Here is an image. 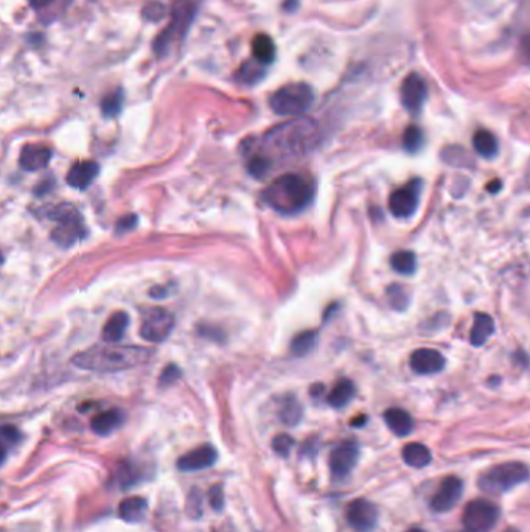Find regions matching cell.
<instances>
[{
    "mask_svg": "<svg viewBox=\"0 0 530 532\" xmlns=\"http://www.w3.org/2000/svg\"><path fill=\"white\" fill-rule=\"evenodd\" d=\"M319 140V124L308 117H296L269 129L262 145L267 153L280 157H302L313 151Z\"/></svg>",
    "mask_w": 530,
    "mask_h": 532,
    "instance_id": "6da1fadb",
    "label": "cell"
},
{
    "mask_svg": "<svg viewBox=\"0 0 530 532\" xmlns=\"http://www.w3.org/2000/svg\"><path fill=\"white\" fill-rule=\"evenodd\" d=\"M153 356V351L142 346H122L106 343V346H92L88 351L77 353L72 363L89 372L111 373L134 369L145 364Z\"/></svg>",
    "mask_w": 530,
    "mask_h": 532,
    "instance_id": "7a4b0ae2",
    "label": "cell"
},
{
    "mask_svg": "<svg viewBox=\"0 0 530 532\" xmlns=\"http://www.w3.org/2000/svg\"><path fill=\"white\" fill-rule=\"evenodd\" d=\"M314 182L300 173H286L274 179L265 190V203L282 215L304 212L314 198Z\"/></svg>",
    "mask_w": 530,
    "mask_h": 532,
    "instance_id": "3957f363",
    "label": "cell"
},
{
    "mask_svg": "<svg viewBox=\"0 0 530 532\" xmlns=\"http://www.w3.org/2000/svg\"><path fill=\"white\" fill-rule=\"evenodd\" d=\"M314 89L307 83H292L283 86L269 98V106L277 115L283 117H299L314 105Z\"/></svg>",
    "mask_w": 530,
    "mask_h": 532,
    "instance_id": "277c9868",
    "label": "cell"
},
{
    "mask_svg": "<svg viewBox=\"0 0 530 532\" xmlns=\"http://www.w3.org/2000/svg\"><path fill=\"white\" fill-rule=\"evenodd\" d=\"M47 217L58 224L52 238L60 246H72L86 235V226H84L83 217L77 207L70 204H58L50 207Z\"/></svg>",
    "mask_w": 530,
    "mask_h": 532,
    "instance_id": "5b68a950",
    "label": "cell"
},
{
    "mask_svg": "<svg viewBox=\"0 0 530 532\" xmlns=\"http://www.w3.org/2000/svg\"><path fill=\"white\" fill-rule=\"evenodd\" d=\"M529 478V469L521 462L494 465L479 478V489L485 494L499 495L515 489Z\"/></svg>",
    "mask_w": 530,
    "mask_h": 532,
    "instance_id": "8992f818",
    "label": "cell"
},
{
    "mask_svg": "<svg viewBox=\"0 0 530 532\" xmlns=\"http://www.w3.org/2000/svg\"><path fill=\"white\" fill-rule=\"evenodd\" d=\"M499 520L498 506L489 500L479 498L467 504L462 521L468 532H490Z\"/></svg>",
    "mask_w": 530,
    "mask_h": 532,
    "instance_id": "52a82bcc",
    "label": "cell"
},
{
    "mask_svg": "<svg viewBox=\"0 0 530 532\" xmlns=\"http://www.w3.org/2000/svg\"><path fill=\"white\" fill-rule=\"evenodd\" d=\"M173 329L174 316L162 307H153L143 316L140 336L149 343H164L171 335Z\"/></svg>",
    "mask_w": 530,
    "mask_h": 532,
    "instance_id": "ba28073f",
    "label": "cell"
},
{
    "mask_svg": "<svg viewBox=\"0 0 530 532\" xmlns=\"http://www.w3.org/2000/svg\"><path fill=\"white\" fill-rule=\"evenodd\" d=\"M420 198V181H412L406 187L395 190L389 198V209L397 218H409L415 213Z\"/></svg>",
    "mask_w": 530,
    "mask_h": 532,
    "instance_id": "9c48e42d",
    "label": "cell"
},
{
    "mask_svg": "<svg viewBox=\"0 0 530 532\" xmlns=\"http://www.w3.org/2000/svg\"><path fill=\"white\" fill-rule=\"evenodd\" d=\"M349 525L358 532H370L378 521V509L373 503L364 498L351 501L347 509Z\"/></svg>",
    "mask_w": 530,
    "mask_h": 532,
    "instance_id": "30bf717a",
    "label": "cell"
},
{
    "mask_svg": "<svg viewBox=\"0 0 530 532\" xmlns=\"http://www.w3.org/2000/svg\"><path fill=\"white\" fill-rule=\"evenodd\" d=\"M462 494H464V483H462L460 478H445L433 496L431 508L435 512H448L459 503Z\"/></svg>",
    "mask_w": 530,
    "mask_h": 532,
    "instance_id": "8fae6325",
    "label": "cell"
},
{
    "mask_svg": "<svg viewBox=\"0 0 530 532\" xmlns=\"http://www.w3.org/2000/svg\"><path fill=\"white\" fill-rule=\"evenodd\" d=\"M428 87L425 80L417 73H410L401 85V103L410 114H417L426 102Z\"/></svg>",
    "mask_w": 530,
    "mask_h": 532,
    "instance_id": "7c38bea8",
    "label": "cell"
},
{
    "mask_svg": "<svg viewBox=\"0 0 530 532\" xmlns=\"http://www.w3.org/2000/svg\"><path fill=\"white\" fill-rule=\"evenodd\" d=\"M359 450L355 442H342L334 448L330 454V469L334 478L342 479L349 477V473L358 462Z\"/></svg>",
    "mask_w": 530,
    "mask_h": 532,
    "instance_id": "4fadbf2b",
    "label": "cell"
},
{
    "mask_svg": "<svg viewBox=\"0 0 530 532\" xmlns=\"http://www.w3.org/2000/svg\"><path fill=\"white\" fill-rule=\"evenodd\" d=\"M409 364L418 376H434L443 371L445 356L434 349H417L415 352H412Z\"/></svg>",
    "mask_w": 530,
    "mask_h": 532,
    "instance_id": "5bb4252c",
    "label": "cell"
},
{
    "mask_svg": "<svg viewBox=\"0 0 530 532\" xmlns=\"http://www.w3.org/2000/svg\"><path fill=\"white\" fill-rule=\"evenodd\" d=\"M218 453L213 445H201L187 454L181 456L178 461V469L181 472H201L215 465Z\"/></svg>",
    "mask_w": 530,
    "mask_h": 532,
    "instance_id": "9a60e30c",
    "label": "cell"
},
{
    "mask_svg": "<svg viewBox=\"0 0 530 532\" xmlns=\"http://www.w3.org/2000/svg\"><path fill=\"white\" fill-rule=\"evenodd\" d=\"M50 161H52V149L38 144L23 147L19 156V165L25 171H38L41 169H46Z\"/></svg>",
    "mask_w": 530,
    "mask_h": 532,
    "instance_id": "2e32d148",
    "label": "cell"
},
{
    "mask_svg": "<svg viewBox=\"0 0 530 532\" xmlns=\"http://www.w3.org/2000/svg\"><path fill=\"white\" fill-rule=\"evenodd\" d=\"M98 171H100V167H98V164L94 161H84V162L73 164L69 173H67V184L78 190L88 188L97 178Z\"/></svg>",
    "mask_w": 530,
    "mask_h": 532,
    "instance_id": "e0dca14e",
    "label": "cell"
},
{
    "mask_svg": "<svg viewBox=\"0 0 530 532\" xmlns=\"http://www.w3.org/2000/svg\"><path fill=\"white\" fill-rule=\"evenodd\" d=\"M124 422V413L122 410H107L100 413L90 422V428L98 436H109L119 430Z\"/></svg>",
    "mask_w": 530,
    "mask_h": 532,
    "instance_id": "ac0fdd59",
    "label": "cell"
},
{
    "mask_svg": "<svg viewBox=\"0 0 530 532\" xmlns=\"http://www.w3.org/2000/svg\"><path fill=\"white\" fill-rule=\"evenodd\" d=\"M384 420L392 433L397 435L398 437H405L410 435L412 428H414V420H412L410 414L400 408H391L386 411Z\"/></svg>",
    "mask_w": 530,
    "mask_h": 532,
    "instance_id": "d6986e66",
    "label": "cell"
},
{
    "mask_svg": "<svg viewBox=\"0 0 530 532\" xmlns=\"http://www.w3.org/2000/svg\"><path fill=\"white\" fill-rule=\"evenodd\" d=\"M147 511H148V501L142 496L124 498L119 506L120 518H123L128 523H139L140 520H143V517H145Z\"/></svg>",
    "mask_w": 530,
    "mask_h": 532,
    "instance_id": "ffe728a7",
    "label": "cell"
},
{
    "mask_svg": "<svg viewBox=\"0 0 530 532\" xmlns=\"http://www.w3.org/2000/svg\"><path fill=\"white\" fill-rule=\"evenodd\" d=\"M494 331V321L490 314L487 313H477L475 316V324L471 329L470 341L473 346H484Z\"/></svg>",
    "mask_w": 530,
    "mask_h": 532,
    "instance_id": "44dd1931",
    "label": "cell"
},
{
    "mask_svg": "<svg viewBox=\"0 0 530 532\" xmlns=\"http://www.w3.org/2000/svg\"><path fill=\"white\" fill-rule=\"evenodd\" d=\"M129 324V316L124 312H117L114 313L109 321L105 324L102 338L105 343H119L123 338L126 329Z\"/></svg>",
    "mask_w": 530,
    "mask_h": 532,
    "instance_id": "7402d4cb",
    "label": "cell"
},
{
    "mask_svg": "<svg viewBox=\"0 0 530 532\" xmlns=\"http://www.w3.org/2000/svg\"><path fill=\"white\" fill-rule=\"evenodd\" d=\"M403 461H405L410 467L415 469H423L426 465L431 464L433 454L429 452V448L423 444H408L403 448Z\"/></svg>",
    "mask_w": 530,
    "mask_h": 532,
    "instance_id": "603a6c76",
    "label": "cell"
},
{
    "mask_svg": "<svg viewBox=\"0 0 530 532\" xmlns=\"http://www.w3.org/2000/svg\"><path fill=\"white\" fill-rule=\"evenodd\" d=\"M355 394H356V389H355V385H353V381L344 378L338 381V385H336L332 393L328 394L327 400H328V405L333 406V408L341 410L353 400Z\"/></svg>",
    "mask_w": 530,
    "mask_h": 532,
    "instance_id": "cb8c5ba5",
    "label": "cell"
},
{
    "mask_svg": "<svg viewBox=\"0 0 530 532\" xmlns=\"http://www.w3.org/2000/svg\"><path fill=\"white\" fill-rule=\"evenodd\" d=\"M473 147L476 149V153L485 157V159H492V157L498 154L499 149L498 140H496L492 132L487 129L476 131V134L473 136Z\"/></svg>",
    "mask_w": 530,
    "mask_h": 532,
    "instance_id": "d4e9b609",
    "label": "cell"
},
{
    "mask_svg": "<svg viewBox=\"0 0 530 532\" xmlns=\"http://www.w3.org/2000/svg\"><path fill=\"white\" fill-rule=\"evenodd\" d=\"M302 405L294 398L292 395H288L280 405V420L285 423L286 427H296L297 423L302 420Z\"/></svg>",
    "mask_w": 530,
    "mask_h": 532,
    "instance_id": "484cf974",
    "label": "cell"
},
{
    "mask_svg": "<svg viewBox=\"0 0 530 532\" xmlns=\"http://www.w3.org/2000/svg\"><path fill=\"white\" fill-rule=\"evenodd\" d=\"M252 50H254L255 60L262 64L272 63L274 56H275V46L272 43V39L266 35H258L254 39Z\"/></svg>",
    "mask_w": 530,
    "mask_h": 532,
    "instance_id": "4316f807",
    "label": "cell"
},
{
    "mask_svg": "<svg viewBox=\"0 0 530 532\" xmlns=\"http://www.w3.org/2000/svg\"><path fill=\"white\" fill-rule=\"evenodd\" d=\"M391 265L393 271L403 274V276H410V274H414L417 270V259L414 252L398 251L392 255Z\"/></svg>",
    "mask_w": 530,
    "mask_h": 532,
    "instance_id": "83f0119b",
    "label": "cell"
},
{
    "mask_svg": "<svg viewBox=\"0 0 530 532\" xmlns=\"http://www.w3.org/2000/svg\"><path fill=\"white\" fill-rule=\"evenodd\" d=\"M317 344V331L307 330L302 331L291 343V352L296 356L308 355Z\"/></svg>",
    "mask_w": 530,
    "mask_h": 532,
    "instance_id": "f1b7e54d",
    "label": "cell"
},
{
    "mask_svg": "<svg viewBox=\"0 0 530 532\" xmlns=\"http://www.w3.org/2000/svg\"><path fill=\"white\" fill-rule=\"evenodd\" d=\"M265 77V69L262 68V63L258 61H249L241 65V69L237 73L238 81L245 83V85H257V83Z\"/></svg>",
    "mask_w": 530,
    "mask_h": 532,
    "instance_id": "f546056e",
    "label": "cell"
},
{
    "mask_svg": "<svg viewBox=\"0 0 530 532\" xmlns=\"http://www.w3.org/2000/svg\"><path fill=\"white\" fill-rule=\"evenodd\" d=\"M122 107H123V90L122 89L106 95L102 102V111H103L105 117L107 119L117 117V115L122 112Z\"/></svg>",
    "mask_w": 530,
    "mask_h": 532,
    "instance_id": "4dcf8cb0",
    "label": "cell"
},
{
    "mask_svg": "<svg viewBox=\"0 0 530 532\" xmlns=\"http://www.w3.org/2000/svg\"><path fill=\"white\" fill-rule=\"evenodd\" d=\"M423 142H425V136H423L422 129H420L418 127H414V124H410V127L405 131V136H403V145H405L406 151L417 153L418 149L423 147Z\"/></svg>",
    "mask_w": 530,
    "mask_h": 532,
    "instance_id": "1f68e13d",
    "label": "cell"
},
{
    "mask_svg": "<svg viewBox=\"0 0 530 532\" xmlns=\"http://www.w3.org/2000/svg\"><path fill=\"white\" fill-rule=\"evenodd\" d=\"M0 439H2V450H4L2 459H5L8 448L16 447L22 440V433L13 425H4L2 430H0Z\"/></svg>",
    "mask_w": 530,
    "mask_h": 532,
    "instance_id": "d6a6232c",
    "label": "cell"
},
{
    "mask_svg": "<svg viewBox=\"0 0 530 532\" xmlns=\"http://www.w3.org/2000/svg\"><path fill=\"white\" fill-rule=\"evenodd\" d=\"M269 169H271V159H269V157H266V156H262V154L252 157L249 165H248L249 173L257 179L265 178L267 171H269Z\"/></svg>",
    "mask_w": 530,
    "mask_h": 532,
    "instance_id": "836d02e7",
    "label": "cell"
},
{
    "mask_svg": "<svg viewBox=\"0 0 530 532\" xmlns=\"http://www.w3.org/2000/svg\"><path fill=\"white\" fill-rule=\"evenodd\" d=\"M388 297L389 302L395 310H405L408 307V299H406V291L400 285H392L388 288Z\"/></svg>",
    "mask_w": 530,
    "mask_h": 532,
    "instance_id": "e575fe53",
    "label": "cell"
},
{
    "mask_svg": "<svg viewBox=\"0 0 530 532\" xmlns=\"http://www.w3.org/2000/svg\"><path fill=\"white\" fill-rule=\"evenodd\" d=\"M137 481V470L129 464H123L122 467L117 470V483L120 487H131Z\"/></svg>",
    "mask_w": 530,
    "mask_h": 532,
    "instance_id": "d590c367",
    "label": "cell"
},
{
    "mask_svg": "<svg viewBox=\"0 0 530 532\" xmlns=\"http://www.w3.org/2000/svg\"><path fill=\"white\" fill-rule=\"evenodd\" d=\"M292 447H294V439L288 435H279L272 440L274 452L279 456H282V458H288Z\"/></svg>",
    "mask_w": 530,
    "mask_h": 532,
    "instance_id": "8d00e7d4",
    "label": "cell"
},
{
    "mask_svg": "<svg viewBox=\"0 0 530 532\" xmlns=\"http://www.w3.org/2000/svg\"><path fill=\"white\" fill-rule=\"evenodd\" d=\"M187 512L191 518H199L203 515V495L193 489L187 500Z\"/></svg>",
    "mask_w": 530,
    "mask_h": 532,
    "instance_id": "74e56055",
    "label": "cell"
},
{
    "mask_svg": "<svg viewBox=\"0 0 530 532\" xmlns=\"http://www.w3.org/2000/svg\"><path fill=\"white\" fill-rule=\"evenodd\" d=\"M143 16H145V19L153 21V22L161 21L165 16V6L159 2L149 4L145 10H143Z\"/></svg>",
    "mask_w": 530,
    "mask_h": 532,
    "instance_id": "f35d334b",
    "label": "cell"
},
{
    "mask_svg": "<svg viewBox=\"0 0 530 532\" xmlns=\"http://www.w3.org/2000/svg\"><path fill=\"white\" fill-rule=\"evenodd\" d=\"M137 224V215H126V217H122L115 224V230L117 234H124V232H129Z\"/></svg>",
    "mask_w": 530,
    "mask_h": 532,
    "instance_id": "ab89813d",
    "label": "cell"
},
{
    "mask_svg": "<svg viewBox=\"0 0 530 532\" xmlns=\"http://www.w3.org/2000/svg\"><path fill=\"white\" fill-rule=\"evenodd\" d=\"M179 377H181V369L178 368V366H173V364L168 366V368L162 372V376H161V385L162 386L173 385Z\"/></svg>",
    "mask_w": 530,
    "mask_h": 532,
    "instance_id": "60d3db41",
    "label": "cell"
},
{
    "mask_svg": "<svg viewBox=\"0 0 530 532\" xmlns=\"http://www.w3.org/2000/svg\"><path fill=\"white\" fill-rule=\"evenodd\" d=\"M210 504L215 511H221L224 506V494L221 486H215L210 490Z\"/></svg>",
    "mask_w": 530,
    "mask_h": 532,
    "instance_id": "b9f144b4",
    "label": "cell"
},
{
    "mask_svg": "<svg viewBox=\"0 0 530 532\" xmlns=\"http://www.w3.org/2000/svg\"><path fill=\"white\" fill-rule=\"evenodd\" d=\"M53 2H55V0H28L30 6L33 8V10H36V11L44 10V8L50 6Z\"/></svg>",
    "mask_w": 530,
    "mask_h": 532,
    "instance_id": "7bdbcfd3",
    "label": "cell"
},
{
    "mask_svg": "<svg viewBox=\"0 0 530 532\" xmlns=\"http://www.w3.org/2000/svg\"><path fill=\"white\" fill-rule=\"evenodd\" d=\"M521 48H523V53H524L526 61L530 64V36L524 39V43H523V46H521Z\"/></svg>",
    "mask_w": 530,
    "mask_h": 532,
    "instance_id": "ee69618b",
    "label": "cell"
},
{
    "mask_svg": "<svg viewBox=\"0 0 530 532\" xmlns=\"http://www.w3.org/2000/svg\"><path fill=\"white\" fill-rule=\"evenodd\" d=\"M499 188H501V182H499V181H496L494 184H490V186H489V190H492L493 193H494V192H498Z\"/></svg>",
    "mask_w": 530,
    "mask_h": 532,
    "instance_id": "f6af8a7d",
    "label": "cell"
},
{
    "mask_svg": "<svg viewBox=\"0 0 530 532\" xmlns=\"http://www.w3.org/2000/svg\"><path fill=\"white\" fill-rule=\"evenodd\" d=\"M297 0H291V2L290 4H285V8H288V10L290 11H294V8H296L297 6Z\"/></svg>",
    "mask_w": 530,
    "mask_h": 532,
    "instance_id": "bcb514c9",
    "label": "cell"
},
{
    "mask_svg": "<svg viewBox=\"0 0 530 532\" xmlns=\"http://www.w3.org/2000/svg\"><path fill=\"white\" fill-rule=\"evenodd\" d=\"M526 182H527V186L530 187V162L527 165V171H526Z\"/></svg>",
    "mask_w": 530,
    "mask_h": 532,
    "instance_id": "7dc6e473",
    "label": "cell"
},
{
    "mask_svg": "<svg viewBox=\"0 0 530 532\" xmlns=\"http://www.w3.org/2000/svg\"><path fill=\"white\" fill-rule=\"evenodd\" d=\"M406 532H426V531L420 529V528H412V529H409V531H406Z\"/></svg>",
    "mask_w": 530,
    "mask_h": 532,
    "instance_id": "c3c4849f",
    "label": "cell"
},
{
    "mask_svg": "<svg viewBox=\"0 0 530 532\" xmlns=\"http://www.w3.org/2000/svg\"><path fill=\"white\" fill-rule=\"evenodd\" d=\"M506 532H518L516 529H509V531H506Z\"/></svg>",
    "mask_w": 530,
    "mask_h": 532,
    "instance_id": "681fc988",
    "label": "cell"
}]
</instances>
